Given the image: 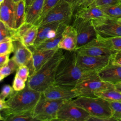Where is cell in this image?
Listing matches in <instances>:
<instances>
[{"instance_id":"ffe728a7","label":"cell","mask_w":121,"mask_h":121,"mask_svg":"<svg viewBox=\"0 0 121 121\" xmlns=\"http://www.w3.org/2000/svg\"><path fill=\"white\" fill-rule=\"evenodd\" d=\"M45 0H35L26 7V22L36 25L38 22L43 7Z\"/></svg>"},{"instance_id":"7c38bea8","label":"cell","mask_w":121,"mask_h":121,"mask_svg":"<svg viewBox=\"0 0 121 121\" xmlns=\"http://www.w3.org/2000/svg\"><path fill=\"white\" fill-rule=\"evenodd\" d=\"M76 51L81 55L96 57H110L116 52L102 46L98 43L96 38L79 48Z\"/></svg>"},{"instance_id":"4316f807","label":"cell","mask_w":121,"mask_h":121,"mask_svg":"<svg viewBox=\"0 0 121 121\" xmlns=\"http://www.w3.org/2000/svg\"><path fill=\"white\" fill-rule=\"evenodd\" d=\"M99 7L108 17L116 19L121 17V4L119 2Z\"/></svg>"},{"instance_id":"d4e9b609","label":"cell","mask_w":121,"mask_h":121,"mask_svg":"<svg viewBox=\"0 0 121 121\" xmlns=\"http://www.w3.org/2000/svg\"><path fill=\"white\" fill-rule=\"evenodd\" d=\"M95 95L108 102H121V92L115 88L95 92Z\"/></svg>"},{"instance_id":"484cf974","label":"cell","mask_w":121,"mask_h":121,"mask_svg":"<svg viewBox=\"0 0 121 121\" xmlns=\"http://www.w3.org/2000/svg\"><path fill=\"white\" fill-rule=\"evenodd\" d=\"M37 31L38 26L33 25L22 36L20 41L28 47L33 46L37 36Z\"/></svg>"},{"instance_id":"3957f363","label":"cell","mask_w":121,"mask_h":121,"mask_svg":"<svg viewBox=\"0 0 121 121\" xmlns=\"http://www.w3.org/2000/svg\"><path fill=\"white\" fill-rule=\"evenodd\" d=\"M41 92L29 88L26 84L22 90L15 91L6 101L8 108L4 109V117L32 110L39 101Z\"/></svg>"},{"instance_id":"7402d4cb","label":"cell","mask_w":121,"mask_h":121,"mask_svg":"<svg viewBox=\"0 0 121 121\" xmlns=\"http://www.w3.org/2000/svg\"><path fill=\"white\" fill-rule=\"evenodd\" d=\"M62 23L54 22L38 26V31L36 39L33 46L35 47L47 40L49 32L52 29H57Z\"/></svg>"},{"instance_id":"44dd1931","label":"cell","mask_w":121,"mask_h":121,"mask_svg":"<svg viewBox=\"0 0 121 121\" xmlns=\"http://www.w3.org/2000/svg\"><path fill=\"white\" fill-rule=\"evenodd\" d=\"M67 25H68L66 24L61 23L60 26L58 33L56 36L47 39L34 47L38 50H58V44L62 38V32Z\"/></svg>"},{"instance_id":"277c9868","label":"cell","mask_w":121,"mask_h":121,"mask_svg":"<svg viewBox=\"0 0 121 121\" xmlns=\"http://www.w3.org/2000/svg\"><path fill=\"white\" fill-rule=\"evenodd\" d=\"M72 101L90 115L89 121H114L112 118L109 102L101 97L78 96L72 99Z\"/></svg>"},{"instance_id":"bcb514c9","label":"cell","mask_w":121,"mask_h":121,"mask_svg":"<svg viewBox=\"0 0 121 121\" xmlns=\"http://www.w3.org/2000/svg\"><path fill=\"white\" fill-rule=\"evenodd\" d=\"M117 22H118L120 25H121V17L119 18H117Z\"/></svg>"},{"instance_id":"9c48e42d","label":"cell","mask_w":121,"mask_h":121,"mask_svg":"<svg viewBox=\"0 0 121 121\" xmlns=\"http://www.w3.org/2000/svg\"><path fill=\"white\" fill-rule=\"evenodd\" d=\"M57 120L66 121H89L90 115L84 109L72 102L66 101L57 112Z\"/></svg>"},{"instance_id":"e0dca14e","label":"cell","mask_w":121,"mask_h":121,"mask_svg":"<svg viewBox=\"0 0 121 121\" xmlns=\"http://www.w3.org/2000/svg\"><path fill=\"white\" fill-rule=\"evenodd\" d=\"M15 4L13 0H4L0 5V20L11 29H14Z\"/></svg>"},{"instance_id":"5bb4252c","label":"cell","mask_w":121,"mask_h":121,"mask_svg":"<svg viewBox=\"0 0 121 121\" xmlns=\"http://www.w3.org/2000/svg\"><path fill=\"white\" fill-rule=\"evenodd\" d=\"M12 42L14 46L13 52L14 54L12 58L18 67L21 65L27 66L33 61L31 51L19 41L14 40Z\"/></svg>"},{"instance_id":"ba28073f","label":"cell","mask_w":121,"mask_h":121,"mask_svg":"<svg viewBox=\"0 0 121 121\" xmlns=\"http://www.w3.org/2000/svg\"><path fill=\"white\" fill-rule=\"evenodd\" d=\"M74 17L72 26L77 33V50L96 38L97 33L92 20L77 16Z\"/></svg>"},{"instance_id":"52a82bcc","label":"cell","mask_w":121,"mask_h":121,"mask_svg":"<svg viewBox=\"0 0 121 121\" xmlns=\"http://www.w3.org/2000/svg\"><path fill=\"white\" fill-rule=\"evenodd\" d=\"M73 15L72 6L66 1L61 0L46 14L39 23L37 26L54 22L69 25Z\"/></svg>"},{"instance_id":"83f0119b","label":"cell","mask_w":121,"mask_h":121,"mask_svg":"<svg viewBox=\"0 0 121 121\" xmlns=\"http://www.w3.org/2000/svg\"><path fill=\"white\" fill-rule=\"evenodd\" d=\"M4 121H35L33 116V110L17 114H11L3 117Z\"/></svg>"},{"instance_id":"f546056e","label":"cell","mask_w":121,"mask_h":121,"mask_svg":"<svg viewBox=\"0 0 121 121\" xmlns=\"http://www.w3.org/2000/svg\"><path fill=\"white\" fill-rule=\"evenodd\" d=\"M13 30L9 28L0 20V43L12 40Z\"/></svg>"},{"instance_id":"8fae6325","label":"cell","mask_w":121,"mask_h":121,"mask_svg":"<svg viewBox=\"0 0 121 121\" xmlns=\"http://www.w3.org/2000/svg\"><path fill=\"white\" fill-rule=\"evenodd\" d=\"M76 63L81 69L97 72L109 62V57H96L80 54L76 52Z\"/></svg>"},{"instance_id":"f35d334b","label":"cell","mask_w":121,"mask_h":121,"mask_svg":"<svg viewBox=\"0 0 121 121\" xmlns=\"http://www.w3.org/2000/svg\"><path fill=\"white\" fill-rule=\"evenodd\" d=\"M95 0H78L77 4L74 12L78 8H85L87 7L90 4H91L92 3H93Z\"/></svg>"},{"instance_id":"4fadbf2b","label":"cell","mask_w":121,"mask_h":121,"mask_svg":"<svg viewBox=\"0 0 121 121\" xmlns=\"http://www.w3.org/2000/svg\"><path fill=\"white\" fill-rule=\"evenodd\" d=\"M47 98L52 100H70L78 96L74 89H68L55 85L45 89L43 92Z\"/></svg>"},{"instance_id":"d6986e66","label":"cell","mask_w":121,"mask_h":121,"mask_svg":"<svg viewBox=\"0 0 121 121\" xmlns=\"http://www.w3.org/2000/svg\"><path fill=\"white\" fill-rule=\"evenodd\" d=\"M73 16L92 21L108 17L99 7L93 5H90L85 8H78Z\"/></svg>"},{"instance_id":"7bdbcfd3","label":"cell","mask_w":121,"mask_h":121,"mask_svg":"<svg viewBox=\"0 0 121 121\" xmlns=\"http://www.w3.org/2000/svg\"><path fill=\"white\" fill-rule=\"evenodd\" d=\"M35 0H25L26 7L30 5Z\"/></svg>"},{"instance_id":"8d00e7d4","label":"cell","mask_w":121,"mask_h":121,"mask_svg":"<svg viewBox=\"0 0 121 121\" xmlns=\"http://www.w3.org/2000/svg\"><path fill=\"white\" fill-rule=\"evenodd\" d=\"M110 62L121 66V51H117L109 57Z\"/></svg>"},{"instance_id":"d590c367","label":"cell","mask_w":121,"mask_h":121,"mask_svg":"<svg viewBox=\"0 0 121 121\" xmlns=\"http://www.w3.org/2000/svg\"><path fill=\"white\" fill-rule=\"evenodd\" d=\"M14 91V90L13 87L10 85L8 84L4 85L1 87L0 92V96L5 100L7 97L9 96Z\"/></svg>"},{"instance_id":"30bf717a","label":"cell","mask_w":121,"mask_h":121,"mask_svg":"<svg viewBox=\"0 0 121 121\" xmlns=\"http://www.w3.org/2000/svg\"><path fill=\"white\" fill-rule=\"evenodd\" d=\"M97 35L103 37L121 36V25L116 18L106 17L92 20Z\"/></svg>"},{"instance_id":"603a6c76","label":"cell","mask_w":121,"mask_h":121,"mask_svg":"<svg viewBox=\"0 0 121 121\" xmlns=\"http://www.w3.org/2000/svg\"><path fill=\"white\" fill-rule=\"evenodd\" d=\"M102 46L115 51H121V36L103 37L97 34L96 38Z\"/></svg>"},{"instance_id":"6da1fadb","label":"cell","mask_w":121,"mask_h":121,"mask_svg":"<svg viewBox=\"0 0 121 121\" xmlns=\"http://www.w3.org/2000/svg\"><path fill=\"white\" fill-rule=\"evenodd\" d=\"M76 52L66 51L60 62L55 76L54 85L73 89L76 85L95 72L85 71L76 63Z\"/></svg>"},{"instance_id":"74e56055","label":"cell","mask_w":121,"mask_h":121,"mask_svg":"<svg viewBox=\"0 0 121 121\" xmlns=\"http://www.w3.org/2000/svg\"><path fill=\"white\" fill-rule=\"evenodd\" d=\"M119 0H95L93 3L90 5H93L98 7L118 3Z\"/></svg>"},{"instance_id":"60d3db41","label":"cell","mask_w":121,"mask_h":121,"mask_svg":"<svg viewBox=\"0 0 121 121\" xmlns=\"http://www.w3.org/2000/svg\"><path fill=\"white\" fill-rule=\"evenodd\" d=\"M8 106L6 101L0 96V111L7 109Z\"/></svg>"},{"instance_id":"9a60e30c","label":"cell","mask_w":121,"mask_h":121,"mask_svg":"<svg viewBox=\"0 0 121 121\" xmlns=\"http://www.w3.org/2000/svg\"><path fill=\"white\" fill-rule=\"evenodd\" d=\"M97 74L102 80L113 85L121 82V66L110 61Z\"/></svg>"},{"instance_id":"ac0fdd59","label":"cell","mask_w":121,"mask_h":121,"mask_svg":"<svg viewBox=\"0 0 121 121\" xmlns=\"http://www.w3.org/2000/svg\"><path fill=\"white\" fill-rule=\"evenodd\" d=\"M32 53L35 73L55 53L57 50H38L33 46L28 47Z\"/></svg>"},{"instance_id":"e575fe53","label":"cell","mask_w":121,"mask_h":121,"mask_svg":"<svg viewBox=\"0 0 121 121\" xmlns=\"http://www.w3.org/2000/svg\"><path fill=\"white\" fill-rule=\"evenodd\" d=\"M23 79L16 74L13 82V88L15 91H19L23 90L26 86V84Z\"/></svg>"},{"instance_id":"681fc988","label":"cell","mask_w":121,"mask_h":121,"mask_svg":"<svg viewBox=\"0 0 121 121\" xmlns=\"http://www.w3.org/2000/svg\"><path fill=\"white\" fill-rule=\"evenodd\" d=\"M4 1V0H0V5L3 2V1Z\"/></svg>"},{"instance_id":"4dcf8cb0","label":"cell","mask_w":121,"mask_h":121,"mask_svg":"<svg viewBox=\"0 0 121 121\" xmlns=\"http://www.w3.org/2000/svg\"><path fill=\"white\" fill-rule=\"evenodd\" d=\"M112 115L114 121H121V102H109Z\"/></svg>"},{"instance_id":"7a4b0ae2","label":"cell","mask_w":121,"mask_h":121,"mask_svg":"<svg viewBox=\"0 0 121 121\" xmlns=\"http://www.w3.org/2000/svg\"><path fill=\"white\" fill-rule=\"evenodd\" d=\"M63 57L62 50L58 49L38 70L28 78L26 85L31 89L41 93L48 87L54 85L56 71Z\"/></svg>"},{"instance_id":"f1b7e54d","label":"cell","mask_w":121,"mask_h":121,"mask_svg":"<svg viewBox=\"0 0 121 121\" xmlns=\"http://www.w3.org/2000/svg\"><path fill=\"white\" fill-rule=\"evenodd\" d=\"M18 68V66L11 58L7 63L0 69V73L5 78L16 71Z\"/></svg>"},{"instance_id":"8992f818","label":"cell","mask_w":121,"mask_h":121,"mask_svg":"<svg viewBox=\"0 0 121 121\" xmlns=\"http://www.w3.org/2000/svg\"><path fill=\"white\" fill-rule=\"evenodd\" d=\"M115 88L114 85L102 80L97 72H94L78 83L73 88L78 96L97 97L95 93Z\"/></svg>"},{"instance_id":"1f68e13d","label":"cell","mask_w":121,"mask_h":121,"mask_svg":"<svg viewBox=\"0 0 121 121\" xmlns=\"http://www.w3.org/2000/svg\"><path fill=\"white\" fill-rule=\"evenodd\" d=\"M61 0H45L43 11L41 16V17L36 24V26H37L39 23L41 21L43 17L46 15V14L52 8H53Z\"/></svg>"},{"instance_id":"c3c4849f","label":"cell","mask_w":121,"mask_h":121,"mask_svg":"<svg viewBox=\"0 0 121 121\" xmlns=\"http://www.w3.org/2000/svg\"><path fill=\"white\" fill-rule=\"evenodd\" d=\"M20 0H13V1L16 3H17L18 2V1H19Z\"/></svg>"},{"instance_id":"d6a6232c","label":"cell","mask_w":121,"mask_h":121,"mask_svg":"<svg viewBox=\"0 0 121 121\" xmlns=\"http://www.w3.org/2000/svg\"><path fill=\"white\" fill-rule=\"evenodd\" d=\"M14 46L12 40L0 43V55L10 54L13 52Z\"/></svg>"},{"instance_id":"cb8c5ba5","label":"cell","mask_w":121,"mask_h":121,"mask_svg":"<svg viewBox=\"0 0 121 121\" xmlns=\"http://www.w3.org/2000/svg\"><path fill=\"white\" fill-rule=\"evenodd\" d=\"M26 22V4L25 0H20L15 4L14 29Z\"/></svg>"},{"instance_id":"7dc6e473","label":"cell","mask_w":121,"mask_h":121,"mask_svg":"<svg viewBox=\"0 0 121 121\" xmlns=\"http://www.w3.org/2000/svg\"><path fill=\"white\" fill-rule=\"evenodd\" d=\"M1 120H3V121H4V118H3V117L1 116V114H0V121H1Z\"/></svg>"},{"instance_id":"f907efd6","label":"cell","mask_w":121,"mask_h":121,"mask_svg":"<svg viewBox=\"0 0 121 121\" xmlns=\"http://www.w3.org/2000/svg\"><path fill=\"white\" fill-rule=\"evenodd\" d=\"M119 2L121 4V0H119Z\"/></svg>"},{"instance_id":"ee69618b","label":"cell","mask_w":121,"mask_h":121,"mask_svg":"<svg viewBox=\"0 0 121 121\" xmlns=\"http://www.w3.org/2000/svg\"><path fill=\"white\" fill-rule=\"evenodd\" d=\"M114 86L116 89H117L120 92H121V82L114 85Z\"/></svg>"},{"instance_id":"5b68a950","label":"cell","mask_w":121,"mask_h":121,"mask_svg":"<svg viewBox=\"0 0 121 121\" xmlns=\"http://www.w3.org/2000/svg\"><path fill=\"white\" fill-rule=\"evenodd\" d=\"M65 101L48 99L42 93L39 101L33 109L34 119L35 121L57 120L58 111Z\"/></svg>"},{"instance_id":"f6af8a7d","label":"cell","mask_w":121,"mask_h":121,"mask_svg":"<svg viewBox=\"0 0 121 121\" xmlns=\"http://www.w3.org/2000/svg\"><path fill=\"white\" fill-rule=\"evenodd\" d=\"M4 78H5L0 73V82Z\"/></svg>"},{"instance_id":"2e32d148","label":"cell","mask_w":121,"mask_h":121,"mask_svg":"<svg viewBox=\"0 0 121 121\" xmlns=\"http://www.w3.org/2000/svg\"><path fill=\"white\" fill-rule=\"evenodd\" d=\"M77 46L76 32L72 25H68L62 32V38L58 44V48L68 51H76Z\"/></svg>"},{"instance_id":"836d02e7","label":"cell","mask_w":121,"mask_h":121,"mask_svg":"<svg viewBox=\"0 0 121 121\" xmlns=\"http://www.w3.org/2000/svg\"><path fill=\"white\" fill-rule=\"evenodd\" d=\"M16 75L23 79L25 81L27 80L29 77V69L26 65H21L18 67Z\"/></svg>"},{"instance_id":"ab89813d","label":"cell","mask_w":121,"mask_h":121,"mask_svg":"<svg viewBox=\"0 0 121 121\" xmlns=\"http://www.w3.org/2000/svg\"><path fill=\"white\" fill-rule=\"evenodd\" d=\"M9 55H0V69L7 63L9 60Z\"/></svg>"},{"instance_id":"b9f144b4","label":"cell","mask_w":121,"mask_h":121,"mask_svg":"<svg viewBox=\"0 0 121 121\" xmlns=\"http://www.w3.org/2000/svg\"><path fill=\"white\" fill-rule=\"evenodd\" d=\"M61 0L66 1V2H68V3H69V4H70L72 6V7H73V10H74V11L75 10L77 4L78 0Z\"/></svg>"}]
</instances>
